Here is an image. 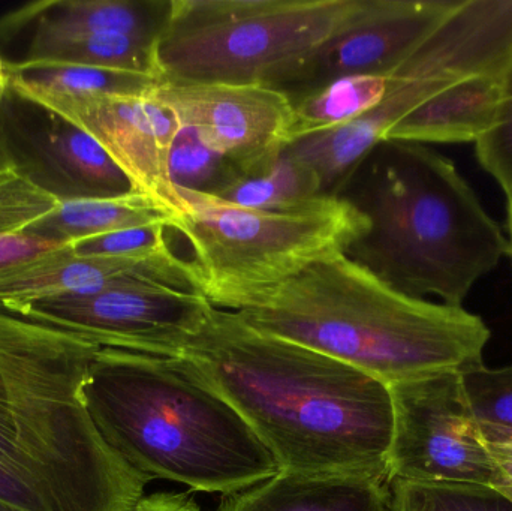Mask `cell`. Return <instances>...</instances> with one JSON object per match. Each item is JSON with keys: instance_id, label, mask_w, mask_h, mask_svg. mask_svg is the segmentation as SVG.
Segmentation results:
<instances>
[{"instance_id": "52a82bcc", "label": "cell", "mask_w": 512, "mask_h": 511, "mask_svg": "<svg viewBox=\"0 0 512 511\" xmlns=\"http://www.w3.org/2000/svg\"><path fill=\"white\" fill-rule=\"evenodd\" d=\"M361 0H171L155 44L159 81L285 90Z\"/></svg>"}, {"instance_id": "74e56055", "label": "cell", "mask_w": 512, "mask_h": 511, "mask_svg": "<svg viewBox=\"0 0 512 511\" xmlns=\"http://www.w3.org/2000/svg\"><path fill=\"white\" fill-rule=\"evenodd\" d=\"M393 511H399L396 509V506H394V501H393Z\"/></svg>"}, {"instance_id": "5bb4252c", "label": "cell", "mask_w": 512, "mask_h": 511, "mask_svg": "<svg viewBox=\"0 0 512 511\" xmlns=\"http://www.w3.org/2000/svg\"><path fill=\"white\" fill-rule=\"evenodd\" d=\"M125 282L201 294L197 270L173 251L156 257H78L66 245L0 270V306L15 312L39 300L96 293Z\"/></svg>"}, {"instance_id": "44dd1931", "label": "cell", "mask_w": 512, "mask_h": 511, "mask_svg": "<svg viewBox=\"0 0 512 511\" xmlns=\"http://www.w3.org/2000/svg\"><path fill=\"white\" fill-rule=\"evenodd\" d=\"M385 92L387 77L351 75L291 99L294 105V141L348 125L381 104Z\"/></svg>"}, {"instance_id": "d6a6232c", "label": "cell", "mask_w": 512, "mask_h": 511, "mask_svg": "<svg viewBox=\"0 0 512 511\" xmlns=\"http://www.w3.org/2000/svg\"><path fill=\"white\" fill-rule=\"evenodd\" d=\"M129 511H201V509L188 495L158 492L149 497L144 495Z\"/></svg>"}, {"instance_id": "7a4b0ae2", "label": "cell", "mask_w": 512, "mask_h": 511, "mask_svg": "<svg viewBox=\"0 0 512 511\" xmlns=\"http://www.w3.org/2000/svg\"><path fill=\"white\" fill-rule=\"evenodd\" d=\"M339 197L369 222L346 255L406 296L463 306L508 257L501 225L456 164L427 144L379 141Z\"/></svg>"}, {"instance_id": "7402d4cb", "label": "cell", "mask_w": 512, "mask_h": 511, "mask_svg": "<svg viewBox=\"0 0 512 511\" xmlns=\"http://www.w3.org/2000/svg\"><path fill=\"white\" fill-rule=\"evenodd\" d=\"M156 41L125 35H95L29 48L18 62L26 65H71L150 75L158 80Z\"/></svg>"}, {"instance_id": "30bf717a", "label": "cell", "mask_w": 512, "mask_h": 511, "mask_svg": "<svg viewBox=\"0 0 512 511\" xmlns=\"http://www.w3.org/2000/svg\"><path fill=\"white\" fill-rule=\"evenodd\" d=\"M201 294L125 282L30 303L12 314L75 333L99 348L180 357L212 309Z\"/></svg>"}, {"instance_id": "cb8c5ba5", "label": "cell", "mask_w": 512, "mask_h": 511, "mask_svg": "<svg viewBox=\"0 0 512 511\" xmlns=\"http://www.w3.org/2000/svg\"><path fill=\"white\" fill-rule=\"evenodd\" d=\"M463 389L484 443L512 446V365L462 372Z\"/></svg>"}, {"instance_id": "ac0fdd59", "label": "cell", "mask_w": 512, "mask_h": 511, "mask_svg": "<svg viewBox=\"0 0 512 511\" xmlns=\"http://www.w3.org/2000/svg\"><path fill=\"white\" fill-rule=\"evenodd\" d=\"M36 5L29 48L95 35L156 41L170 17L171 0H56Z\"/></svg>"}, {"instance_id": "603a6c76", "label": "cell", "mask_w": 512, "mask_h": 511, "mask_svg": "<svg viewBox=\"0 0 512 511\" xmlns=\"http://www.w3.org/2000/svg\"><path fill=\"white\" fill-rule=\"evenodd\" d=\"M212 195L246 209L277 210L298 206L322 194L312 171L282 153L268 170L240 177Z\"/></svg>"}, {"instance_id": "6da1fadb", "label": "cell", "mask_w": 512, "mask_h": 511, "mask_svg": "<svg viewBox=\"0 0 512 511\" xmlns=\"http://www.w3.org/2000/svg\"><path fill=\"white\" fill-rule=\"evenodd\" d=\"M180 359L242 414L280 471L390 482L393 399L378 378L216 306Z\"/></svg>"}, {"instance_id": "e575fe53", "label": "cell", "mask_w": 512, "mask_h": 511, "mask_svg": "<svg viewBox=\"0 0 512 511\" xmlns=\"http://www.w3.org/2000/svg\"><path fill=\"white\" fill-rule=\"evenodd\" d=\"M9 84H11V78H9L8 69H6V62L0 56V102L8 96Z\"/></svg>"}, {"instance_id": "d590c367", "label": "cell", "mask_w": 512, "mask_h": 511, "mask_svg": "<svg viewBox=\"0 0 512 511\" xmlns=\"http://www.w3.org/2000/svg\"><path fill=\"white\" fill-rule=\"evenodd\" d=\"M507 240L508 257L512 260V201H507Z\"/></svg>"}, {"instance_id": "9c48e42d", "label": "cell", "mask_w": 512, "mask_h": 511, "mask_svg": "<svg viewBox=\"0 0 512 511\" xmlns=\"http://www.w3.org/2000/svg\"><path fill=\"white\" fill-rule=\"evenodd\" d=\"M390 392V482L498 485V465L472 417L460 372L400 381Z\"/></svg>"}, {"instance_id": "836d02e7", "label": "cell", "mask_w": 512, "mask_h": 511, "mask_svg": "<svg viewBox=\"0 0 512 511\" xmlns=\"http://www.w3.org/2000/svg\"><path fill=\"white\" fill-rule=\"evenodd\" d=\"M499 470L498 485L495 489L507 495L512 501V446L487 444Z\"/></svg>"}, {"instance_id": "8d00e7d4", "label": "cell", "mask_w": 512, "mask_h": 511, "mask_svg": "<svg viewBox=\"0 0 512 511\" xmlns=\"http://www.w3.org/2000/svg\"><path fill=\"white\" fill-rule=\"evenodd\" d=\"M0 511H23V510L17 509V507L9 506V504H5V503H2V501H0Z\"/></svg>"}, {"instance_id": "277c9868", "label": "cell", "mask_w": 512, "mask_h": 511, "mask_svg": "<svg viewBox=\"0 0 512 511\" xmlns=\"http://www.w3.org/2000/svg\"><path fill=\"white\" fill-rule=\"evenodd\" d=\"M83 396L105 443L150 482L228 497L280 473L242 414L180 357L101 348Z\"/></svg>"}, {"instance_id": "5b68a950", "label": "cell", "mask_w": 512, "mask_h": 511, "mask_svg": "<svg viewBox=\"0 0 512 511\" xmlns=\"http://www.w3.org/2000/svg\"><path fill=\"white\" fill-rule=\"evenodd\" d=\"M98 345L0 306V377L30 483L50 511H129L150 482L99 434L83 389Z\"/></svg>"}, {"instance_id": "ba28073f", "label": "cell", "mask_w": 512, "mask_h": 511, "mask_svg": "<svg viewBox=\"0 0 512 511\" xmlns=\"http://www.w3.org/2000/svg\"><path fill=\"white\" fill-rule=\"evenodd\" d=\"M512 65V0L462 5L387 77L381 104L348 125L294 141L285 155L312 171L322 195H339L352 171L397 122L453 84Z\"/></svg>"}, {"instance_id": "9a60e30c", "label": "cell", "mask_w": 512, "mask_h": 511, "mask_svg": "<svg viewBox=\"0 0 512 511\" xmlns=\"http://www.w3.org/2000/svg\"><path fill=\"white\" fill-rule=\"evenodd\" d=\"M35 107L36 120L9 114L0 137L24 171L60 200L122 197L131 182L108 153L62 117Z\"/></svg>"}, {"instance_id": "f1b7e54d", "label": "cell", "mask_w": 512, "mask_h": 511, "mask_svg": "<svg viewBox=\"0 0 512 511\" xmlns=\"http://www.w3.org/2000/svg\"><path fill=\"white\" fill-rule=\"evenodd\" d=\"M167 224L144 225L71 243L78 257H156L171 252Z\"/></svg>"}, {"instance_id": "4dcf8cb0", "label": "cell", "mask_w": 512, "mask_h": 511, "mask_svg": "<svg viewBox=\"0 0 512 511\" xmlns=\"http://www.w3.org/2000/svg\"><path fill=\"white\" fill-rule=\"evenodd\" d=\"M0 467L17 476L32 488L29 473H27L26 461L18 449L15 441L14 428H12L11 416H9L8 401H6L5 387L0 377ZM33 489V488H32ZM35 491V489H33Z\"/></svg>"}, {"instance_id": "7c38bea8", "label": "cell", "mask_w": 512, "mask_h": 511, "mask_svg": "<svg viewBox=\"0 0 512 511\" xmlns=\"http://www.w3.org/2000/svg\"><path fill=\"white\" fill-rule=\"evenodd\" d=\"M21 101L50 111L90 135L125 173L132 191L164 207L176 225L179 194L170 176V155L180 125L150 90L141 95L38 93Z\"/></svg>"}, {"instance_id": "2e32d148", "label": "cell", "mask_w": 512, "mask_h": 511, "mask_svg": "<svg viewBox=\"0 0 512 511\" xmlns=\"http://www.w3.org/2000/svg\"><path fill=\"white\" fill-rule=\"evenodd\" d=\"M218 511H393V492L375 477L280 471L224 497Z\"/></svg>"}, {"instance_id": "d4e9b609", "label": "cell", "mask_w": 512, "mask_h": 511, "mask_svg": "<svg viewBox=\"0 0 512 511\" xmlns=\"http://www.w3.org/2000/svg\"><path fill=\"white\" fill-rule=\"evenodd\" d=\"M60 201L21 168L0 137V234L23 233L51 215Z\"/></svg>"}, {"instance_id": "3957f363", "label": "cell", "mask_w": 512, "mask_h": 511, "mask_svg": "<svg viewBox=\"0 0 512 511\" xmlns=\"http://www.w3.org/2000/svg\"><path fill=\"white\" fill-rule=\"evenodd\" d=\"M237 315L259 332L333 357L391 386L483 365L492 338L463 306L394 290L346 254L249 299Z\"/></svg>"}, {"instance_id": "e0dca14e", "label": "cell", "mask_w": 512, "mask_h": 511, "mask_svg": "<svg viewBox=\"0 0 512 511\" xmlns=\"http://www.w3.org/2000/svg\"><path fill=\"white\" fill-rule=\"evenodd\" d=\"M505 75H475L453 84L403 117L384 140L420 144L477 143L492 129L504 96Z\"/></svg>"}, {"instance_id": "8992f818", "label": "cell", "mask_w": 512, "mask_h": 511, "mask_svg": "<svg viewBox=\"0 0 512 511\" xmlns=\"http://www.w3.org/2000/svg\"><path fill=\"white\" fill-rule=\"evenodd\" d=\"M173 230L188 239L201 294L216 308L237 311L249 299L346 254L369 228L366 216L339 195L298 206L255 210L216 195L176 186Z\"/></svg>"}, {"instance_id": "d6986e66", "label": "cell", "mask_w": 512, "mask_h": 511, "mask_svg": "<svg viewBox=\"0 0 512 511\" xmlns=\"http://www.w3.org/2000/svg\"><path fill=\"white\" fill-rule=\"evenodd\" d=\"M152 224H167L173 228V218L152 198L129 192L114 198L62 200L51 215L27 228L26 233L59 245H71L114 231Z\"/></svg>"}, {"instance_id": "83f0119b", "label": "cell", "mask_w": 512, "mask_h": 511, "mask_svg": "<svg viewBox=\"0 0 512 511\" xmlns=\"http://www.w3.org/2000/svg\"><path fill=\"white\" fill-rule=\"evenodd\" d=\"M481 167L512 201V65L505 75L504 96L495 125L475 143Z\"/></svg>"}, {"instance_id": "484cf974", "label": "cell", "mask_w": 512, "mask_h": 511, "mask_svg": "<svg viewBox=\"0 0 512 511\" xmlns=\"http://www.w3.org/2000/svg\"><path fill=\"white\" fill-rule=\"evenodd\" d=\"M399 511H512L507 495L490 486L441 485L391 480Z\"/></svg>"}, {"instance_id": "8fae6325", "label": "cell", "mask_w": 512, "mask_h": 511, "mask_svg": "<svg viewBox=\"0 0 512 511\" xmlns=\"http://www.w3.org/2000/svg\"><path fill=\"white\" fill-rule=\"evenodd\" d=\"M150 95L243 177L268 170L294 143V105L274 87L158 81Z\"/></svg>"}, {"instance_id": "ffe728a7", "label": "cell", "mask_w": 512, "mask_h": 511, "mask_svg": "<svg viewBox=\"0 0 512 511\" xmlns=\"http://www.w3.org/2000/svg\"><path fill=\"white\" fill-rule=\"evenodd\" d=\"M9 92L18 99L38 93L59 95H141L158 83L150 75L71 65L6 62Z\"/></svg>"}, {"instance_id": "f546056e", "label": "cell", "mask_w": 512, "mask_h": 511, "mask_svg": "<svg viewBox=\"0 0 512 511\" xmlns=\"http://www.w3.org/2000/svg\"><path fill=\"white\" fill-rule=\"evenodd\" d=\"M59 243L51 242L35 234L15 233L0 234V270L15 266L23 261L32 260L54 249L62 248Z\"/></svg>"}, {"instance_id": "1f68e13d", "label": "cell", "mask_w": 512, "mask_h": 511, "mask_svg": "<svg viewBox=\"0 0 512 511\" xmlns=\"http://www.w3.org/2000/svg\"><path fill=\"white\" fill-rule=\"evenodd\" d=\"M0 501L23 511H50L26 482L3 467H0Z\"/></svg>"}, {"instance_id": "4fadbf2b", "label": "cell", "mask_w": 512, "mask_h": 511, "mask_svg": "<svg viewBox=\"0 0 512 511\" xmlns=\"http://www.w3.org/2000/svg\"><path fill=\"white\" fill-rule=\"evenodd\" d=\"M463 0H361L345 27L283 92L291 99L351 75L393 74Z\"/></svg>"}, {"instance_id": "4316f807", "label": "cell", "mask_w": 512, "mask_h": 511, "mask_svg": "<svg viewBox=\"0 0 512 511\" xmlns=\"http://www.w3.org/2000/svg\"><path fill=\"white\" fill-rule=\"evenodd\" d=\"M170 176L174 185L216 194L243 177L224 156L203 143L188 128H180L170 155Z\"/></svg>"}]
</instances>
